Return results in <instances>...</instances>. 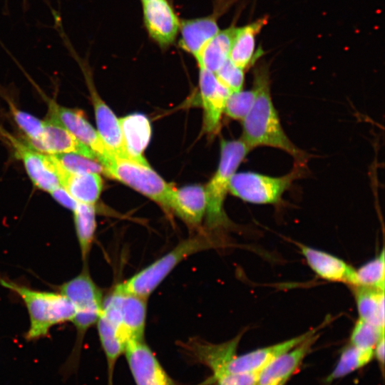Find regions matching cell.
<instances>
[{"label": "cell", "instance_id": "1", "mask_svg": "<svg viewBox=\"0 0 385 385\" xmlns=\"http://www.w3.org/2000/svg\"><path fill=\"white\" fill-rule=\"evenodd\" d=\"M268 65L259 64L254 70L256 98L242 120L241 139L250 150L259 146L278 148L292 156L295 163L305 165L309 155L296 146L285 133L272 101Z\"/></svg>", "mask_w": 385, "mask_h": 385}, {"label": "cell", "instance_id": "2", "mask_svg": "<svg viewBox=\"0 0 385 385\" xmlns=\"http://www.w3.org/2000/svg\"><path fill=\"white\" fill-rule=\"evenodd\" d=\"M220 245V240L214 231L202 228L117 287L125 292L148 299L174 268L187 257Z\"/></svg>", "mask_w": 385, "mask_h": 385}, {"label": "cell", "instance_id": "3", "mask_svg": "<svg viewBox=\"0 0 385 385\" xmlns=\"http://www.w3.org/2000/svg\"><path fill=\"white\" fill-rule=\"evenodd\" d=\"M0 284L16 292L26 306L30 319L28 340L47 336L53 326L71 322L75 315L74 305L61 293L37 291L6 279H0Z\"/></svg>", "mask_w": 385, "mask_h": 385}, {"label": "cell", "instance_id": "4", "mask_svg": "<svg viewBox=\"0 0 385 385\" xmlns=\"http://www.w3.org/2000/svg\"><path fill=\"white\" fill-rule=\"evenodd\" d=\"M250 151V149L241 138L221 141L219 165L205 188L207 197L206 230L215 232L230 224L224 210V201L229 192L232 175Z\"/></svg>", "mask_w": 385, "mask_h": 385}, {"label": "cell", "instance_id": "5", "mask_svg": "<svg viewBox=\"0 0 385 385\" xmlns=\"http://www.w3.org/2000/svg\"><path fill=\"white\" fill-rule=\"evenodd\" d=\"M102 165L104 174L144 195L170 213L169 200L175 187L165 182L149 164L111 155Z\"/></svg>", "mask_w": 385, "mask_h": 385}, {"label": "cell", "instance_id": "6", "mask_svg": "<svg viewBox=\"0 0 385 385\" xmlns=\"http://www.w3.org/2000/svg\"><path fill=\"white\" fill-rule=\"evenodd\" d=\"M304 168L295 163L289 173L277 177L250 171L235 173L230 182L229 192L247 202L277 204L292 183L303 175Z\"/></svg>", "mask_w": 385, "mask_h": 385}, {"label": "cell", "instance_id": "7", "mask_svg": "<svg viewBox=\"0 0 385 385\" xmlns=\"http://www.w3.org/2000/svg\"><path fill=\"white\" fill-rule=\"evenodd\" d=\"M147 298L125 292L117 287L103 300L101 314L113 321L125 345L143 339L146 322Z\"/></svg>", "mask_w": 385, "mask_h": 385}, {"label": "cell", "instance_id": "8", "mask_svg": "<svg viewBox=\"0 0 385 385\" xmlns=\"http://www.w3.org/2000/svg\"><path fill=\"white\" fill-rule=\"evenodd\" d=\"M0 135L9 143L16 157L22 161L27 174L36 187L50 192L61 186L50 155L32 148L1 127Z\"/></svg>", "mask_w": 385, "mask_h": 385}, {"label": "cell", "instance_id": "9", "mask_svg": "<svg viewBox=\"0 0 385 385\" xmlns=\"http://www.w3.org/2000/svg\"><path fill=\"white\" fill-rule=\"evenodd\" d=\"M124 354L136 385H175L143 339L128 342Z\"/></svg>", "mask_w": 385, "mask_h": 385}, {"label": "cell", "instance_id": "10", "mask_svg": "<svg viewBox=\"0 0 385 385\" xmlns=\"http://www.w3.org/2000/svg\"><path fill=\"white\" fill-rule=\"evenodd\" d=\"M317 332V329L310 330L280 343L259 348L242 355H235L226 364L222 372L213 376V379L226 374L260 372L274 359L293 349Z\"/></svg>", "mask_w": 385, "mask_h": 385}, {"label": "cell", "instance_id": "11", "mask_svg": "<svg viewBox=\"0 0 385 385\" xmlns=\"http://www.w3.org/2000/svg\"><path fill=\"white\" fill-rule=\"evenodd\" d=\"M143 19L150 38L162 48L175 40L180 21L167 0H149L143 3Z\"/></svg>", "mask_w": 385, "mask_h": 385}, {"label": "cell", "instance_id": "12", "mask_svg": "<svg viewBox=\"0 0 385 385\" xmlns=\"http://www.w3.org/2000/svg\"><path fill=\"white\" fill-rule=\"evenodd\" d=\"M48 105L50 113L79 141L89 147L96 153L99 163H102L112 155L81 111L63 107L53 101H49Z\"/></svg>", "mask_w": 385, "mask_h": 385}, {"label": "cell", "instance_id": "13", "mask_svg": "<svg viewBox=\"0 0 385 385\" xmlns=\"http://www.w3.org/2000/svg\"><path fill=\"white\" fill-rule=\"evenodd\" d=\"M199 83L203 107V129L214 135L220 129L222 115L230 91L214 73L200 67Z\"/></svg>", "mask_w": 385, "mask_h": 385}, {"label": "cell", "instance_id": "14", "mask_svg": "<svg viewBox=\"0 0 385 385\" xmlns=\"http://www.w3.org/2000/svg\"><path fill=\"white\" fill-rule=\"evenodd\" d=\"M207 208L205 188L190 185L180 188H174L169 200L170 212L175 213L190 229L201 230L202 220Z\"/></svg>", "mask_w": 385, "mask_h": 385}, {"label": "cell", "instance_id": "15", "mask_svg": "<svg viewBox=\"0 0 385 385\" xmlns=\"http://www.w3.org/2000/svg\"><path fill=\"white\" fill-rule=\"evenodd\" d=\"M317 337V332L312 334L299 344L274 359L260 371L255 385H284L299 368Z\"/></svg>", "mask_w": 385, "mask_h": 385}, {"label": "cell", "instance_id": "16", "mask_svg": "<svg viewBox=\"0 0 385 385\" xmlns=\"http://www.w3.org/2000/svg\"><path fill=\"white\" fill-rule=\"evenodd\" d=\"M88 86L98 135L113 155L130 160L125 149L119 119L99 96L93 85L88 83Z\"/></svg>", "mask_w": 385, "mask_h": 385}, {"label": "cell", "instance_id": "17", "mask_svg": "<svg viewBox=\"0 0 385 385\" xmlns=\"http://www.w3.org/2000/svg\"><path fill=\"white\" fill-rule=\"evenodd\" d=\"M43 122L44 133L41 153L47 155L75 153L98 161L96 153L79 141L51 113Z\"/></svg>", "mask_w": 385, "mask_h": 385}, {"label": "cell", "instance_id": "18", "mask_svg": "<svg viewBox=\"0 0 385 385\" xmlns=\"http://www.w3.org/2000/svg\"><path fill=\"white\" fill-rule=\"evenodd\" d=\"M310 268L321 278L354 284L355 270L340 258L324 251L299 244Z\"/></svg>", "mask_w": 385, "mask_h": 385}, {"label": "cell", "instance_id": "19", "mask_svg": "<svg viewBox=\"0 0 385 385\" xmlns=\"http://www.w3.org/2000/svg\"><path fill=\"white\" fill-rule=\"evenodd\" d=\"M267 22L268 17L263 16L237 27L229 55V60L232 63L245 71L262 56V48L256 49V37Z\"/></svg>", "mask_w": 385, "mask_h": 385}, {"label": "cell", "instance_id": "20", "mask_svg": "<svg viewBox=\"0 0 385 385\" xmlns=\"http://www.w3.org/2000/svg\"><path fill=\"white\" fill-rule=\"evenodd\" d=\"M60 293L74 305L76 312H101L103 295L87 268L60 287Z\"/></svg>", "mask_w": 385, "mask_h": 385}, {"label": "cell", "instance_id": "21", "mask_svg": "<svg viewBox=\"0 0 385 385\" xmlns=\"http://www.w3.org/2000/svg\"><path fill=\"white\" fill-rule=\"evenodd\" d=\"M119 123L130 160L148 164L143 155L151 136L148 118L140 113H133L120 118Z\"/></svg>", "mask_w": 385, "mask_h": 385}, {"label": "cell", "instance_id": "22", "mask_svg": "<svg viewBox=\"0 0 385 385\" xmlns=\"http://www.w3.org/2000/svg\"><path fill=\"white\" fill-rule=\"evenodd\" d=\"M61 185L78 202L94 205L101 195L103 181L96 173H70L63 170L53 160Z\"/></svg>", "mask_w": 385, "mask_h": 385}, {"label": "cell", "instance_id": "23", "mask_svg": "<svg viewBox=\"0 0 385 385\" xmlns=\"http://www.w3.org/2000/svg\"><path fill=\"white\" fill-rule=\"evenodd\" d=\"M180 46L196 57L204 46L212 38L220 29L213 16L183 20L180 23Z\"/></svg>", "mask_w": 385, "mask_h": 385}, {"label": "cell", "instance_id": "24", "mask_svg": "<svg viewBox=\"0 0 385 385\" xmlns=\"http://www.w3.org/2000/svg\"><path fill=\"white\" fill-rule=\"evenodd\" d=\"M241 335L220 344H212L202 342H192L190 349L195 357L207 365L213 372V376L221 374L226 364L236 355Z\"/></svg>", "mask_w": 385, "mask_h": 385}, {"label": "cell", "instance_id": "25", "mask_svg": "<svg viewBox=\"0 0 385 385\" xmlns=\"http://www.w3.org/2000/svg\"><path fill=\"white\" fill-rule=\"evenodd\" d=\"M237 27L232 26L211 38L195 57L200 67L215 73L228 59Z\"/></svg>", "mask_w": 385, "mask_h": 385}, {"label": "cell", "instance_id": "26", "mask_svg": "<svg viewBox=\"0 0 385 385\" xmlns=\"http://www.w3.org/2000/svg\"><path fill=\"white\" fill-rule=\"evenodd\" d=\"M355 297L359 318L384 329V290L356 287Z\"/></svg>", "mask_w": 385, "mask_h": 385}, {"label": "cell", "instance_id": "27", "mask_svg": "<svg viewBox=\"0 0 385 385\" xmlns=\"http://www.w3.org/2000/svg\"><path fill=\"white\" fill-rule=\"evenodd\" d=\"M96 324L107 360L108 383L112 385L114 367L119 356L124 353L125 343L119 334L118 327L111 320L100 314Z\"/></svg>", "mask_w": 385, "mask_h": 385}, {"label": "cell", "instance_id": "28", "mask_svg": "<svg viewBox=\"0 0 385 385\" xmlns=\"http://www.w3.org/2000/svg\"><path fill=\"white\" fill-rule=\"evenodd\" d=\"M96 211L94 205L78 203L73 211L76 235L82 258L88 257L96 230Z\"/></svg>", "mask_w": 385, "mask_h": 385}, {"label": "cell", "instance_id": "29", "mask_svg": "<svg viewBox=\"0 0 385 385\" xmlns=\"http://www.w3.org/2000/svg\"><path fill=\"white\" fill-rule=\"evenodd\" d=\"M374 357V349H364L351 344L342 351L339 360L329 375L327 382H332L364 366Z\"/></svg>", "mask_w": 385, "mask_h": 385}, {"label": "cell", "instance_id": "30", "mask_svg": "<svg viewBox=\"0 0 385 385\" xmlns=\"http://www.w3.org/2000/svg\"><path fill=\"white\" fill-rule=\"evenodd\" d=\"M384 250L374 259L355 270V287H365L379 290H384L385 261Z\"/></svg>", "mask_w": 385, "mask_h": 385}, {"label": "cell", "instance_id": "31", "mask_svg": "<svg viewBox=\"0 0 385 385\" xmlns=\"http://www.w3.org/2000/svg\"><path fill=\"white\" fill-rule=\"evenodd\" d=\"M6 101L16 124L29 138L32 148L40 152L43 138L44 122L19 110L9 99Z\"/></svg>", "mask_w": 385, "mask_h": 385}, {"label": "cell", "instance_id": "32", "mask_svg": "<svg viewBox=\"0 0 385 385\" xmlns=\"http://www.w3.org/2000/svg\"><path fill=\"white\" fill-rule=\"evenodd\" d=\"M57 164L70 173H104V168L98 161L75 153L51 155Z\"/></svg>", "mask_w": 385, "mask_h": 385}, {"label": "cell", "instance_id": "33", "mask_svg": "<svg viewBox=\"0 0 385 385\" xmlns=\"http://www.w3.org/2000/svg\"><path fill=\"white\" fill-rule=\"evenodd\" d=\"M256 95L257 90L254 86L250 90L230 93L224 113L234 120H242L252 108Z\"/></svg>", "mask_w": 385, "mask_h": 385}, {"label": "cell", "instance_id": "34", "mask_svg": "<svg viewBox=\"0 0 385 385\" xmlns=\"http://www.w3.org/2000/svg\"><path fill=\"white\" fill-rule=\"evenodd\" d=\"M384 335V328L359 318L351 334V344L361 349H374L379 339Z\"/></svg>", "mask_w": 385, "mask_h": 385}, {"label": "cell", "instance_id": "35", "mask_svg": "<svg viewBox=\"0 0 385 385\" xmlns=\"http://www.w3.org/2000/svg\"><path fill=\"white\" fill-rule=\"evenodd\" d=\"M215 75L230 93L242 90L245 81L244 70L235 66L229 59L215 73Z\"/></svg>", "mask_w": 385, "mask_h": 385}, {"label": "cell", "instance_id": "36", "mask_svg": "<svg viewBox=\"0 0 385 385\" xmlns=\"http://www.w3.org/2000/svg\"><path fill=\"white\" fill-rule=\"evenodd\" d=\"M260 372L226 374L214 378L217 385H255Z\"/></svg>", "mask_w": 385, "mask_h": 385}, {"label": "cell", "instance_id": "37", "mask_svg": "<svg viewBox=\"0 0 385 385\" xmlns=\"http://www.w3.org/2000/svg\"><path fill=\"white\" fill-rule=\"evenodd\" d=\"M51 195L61 205L72 210H75L78 202L62 186H59L50 192Z\"/></svg>", "mask_w": 385, "mask_h": 385}, {"label": "cell", "instance_id": "38", "mask_svg": "<svg viewBox=\"0 0 385 385\" xmlns=\"http://www.w3.org/2000/svg\"><path fill=\"white\" fill-rule=\"evenodd\" d=\"M374 356H376L383 370L384 365V335L376 343L374 349Z\"/></svg>", "mask_w": 385, "mask_h": 385}, {"label": "cell", "instance_id": "39", "mask_svg": "<svg viewBox=\"0 0 385 385\" xmlns=\"http://www.w3.org/2000/svg\"><path fill=\"white\" fill-rule=\"evenodd\" d=\"M141 1H142V2L143 3V2L147 1H149V0H141Z\"/></svg>", "mask_w": 385, "mask_h": 385}]
</instances>
